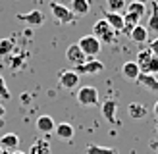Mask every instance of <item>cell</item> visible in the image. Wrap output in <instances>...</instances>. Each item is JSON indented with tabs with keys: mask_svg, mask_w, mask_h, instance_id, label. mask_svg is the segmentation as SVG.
Here are the masks:
<instances>
[{
	"mask_svg": "<svg viewBox=\"0 0 158 154\" xmlns=\"http://www.w3.org/2000/svg\"><path fill=\"white\" fill-rule=\"evenodd\" d=\"M116 33H118V31H114V27L110 25L106 19H98L93 25V35L97 37L100 43H106V44L116 43Z\"/></svg>",
	"mask_w": 158,
	"mask_h": 154,
	"instance_id": "cell-1",
	"label": "cell"
},
{
	"mask_svg": "<svg viewBox=\"0 0 158 154\" xmlns=\"http://www.w3.org/2000/svg\"><path fill=\"white\" fill-rule=\"evenodd\" d=\"M79 48L83 50V54L87 58H97L100 50H102V43L98 41L94 35H87V37H81L79 38Z\"/></svg>",
	"mask_w": 158,
	"mask_h": 154,
	"instance_id": "cell-2",
	"label": "cell"
},
{
	"mask_svg": "<svg viewBox=\"0 0 158 154\" xmlns=\"http://www.w3.org/2000/svg\"><path fill=\"white\" fill-rule=\"evenodd\" d=\"M75 98L81 106H97L98 104V89L91 87V85H85L75 92Z\"/></svg>",
	"mask_w": 158,
	"mask_h": 154,
	"instance_id": "cell-3",
	"label": "cell"
},
{
	"mask_svg": "<svg viewBox=\"0 0 158 154\" xmlns=\"http://www.w3.org/2000/svg\"><path fill=\"white\" fill-rule=\"evenodd\" d=\"M50 12H52L54 18H56V21L64 23V25H69V23H73L77 19V15H73V12L69 10V8H66L64 4H58V2L50 4Z\"/></svg>",
	"mask_w": 158,
	"mask_h": 154,
	"instance_id": "cell-4",
	"label": "cell"
},
{
	"mask_svg": "<svg viewBox=\"0 0 158 154\" xmlns=\"http://www.w3.org/2000/svg\"><path fill=\"white\" fill-rule=\"evenodd\" d=\"M75 71L79 75H93V73H100L104 71V64H102L100 60L97 58H89L87 62H83V64L75 66Z\"/></svg>",
	"mask_w": 158,
	"mask_h": 154,
	"instance_id": "cell-5",
	"label": "cell"
},
{
	"mask_svg": "<svg viewBox=\"0 0 158 154\" xmlns=\"http://www.w3.org/2000/svg\"><path fill=\"white\" fill-rule=\"evenodd\" d=\"M79 79H81V75L75 69H64V71L58 73V83L64 89H75L79 85Z\"/></svg>",
	"mask_w": 158,
	"mask_h": 154,
	"instance_id": "cell-6",
	"label": "cell"
},
{
	"mask_svg": "<svg viewBox=\"0 0 158 154\" xmlns=\"http://www.w3.org/2000/svg\"><path fill=\"white\" fill-rule=\"evenodd\" d=\"M15 18L23 23H27V25H31V27H39V25L44 23V14L41 10H31L27 14H18Z\"/></svg>",
	"mask_w": 158,
	"mask_h": 154,
	"instance_id": "cell-7",
	"label": "cell"
},
{
	"mask_svg": "<svg viewBox=\"0 0 158 154\" xmlns=\"http://www.w3.org/2000/svg\"><path fill=\"white\" fill-rule=\"evenodd\" d=\"M122 77L125 81H131V83H135L137 81V77L141 75V67L135 60H131V62H125V64L122 66Z\"/></svg>",
	"mask_w": 158,
	"mask_h": 154,
	"instance_id": "cell-8",
	"label": "cell"
},
{
	"mask_svg": "<svg viewBox=\"0 0 158 154\" xmlns=\"http://www.w3.org/2000/svg\"><path fill=\"white\" fill-rule=\"evenodd\" d=\"M66 58H68V62H72L73 66H79V64H83V62H87L89 58L83 54V50L79 48V44L77 43H73V44H69L68 46V50H66Z\"/></svg>",
	"mask_w": 158,
	"mask_h": 154,
	"instance_id": "cell-9",
	"label": "cell"
},
{
	"mask_svg": "<svg viewBox=\"0 0 158 154\" xmlns=\"http://www.w3.org/2000/svg\"><path fill=\"white\" fill-rule=\"evenodd\" d=\"M116 110H118V102L114 98H108L106 102H102V106H100V112H102V116H104V120L108 123H118Z\"/></svg>",
	"mask_w": 158,
	"mask_h": 154,
	"instance_id": "cell-10",
	"label": "cell"
},
{
	"mask_svg": "<svg viewBox=\"0 0 158 154\" xmlns=\"http://www.w3.org/2000/svg\"><path fill=\"white\" fill-rule=\"evenodd\" d=\"M0 148L8 150V152H15L19 150V137L15 133H6L0 137Z\"/></svg>",
	"mask_w": 158,
	"mask_h": 154,
	"instance_id": "cell-11",
	"label": "cell"
},
{
	"mask_svg": "<svg viewBox=\"0 0 158 154\" xmlns=\"http://www.w3.org/2000/svg\"><path fill=\"white\" fill-rule=\"evenodd\" d=\"M54 135H56V139H60V141H72L75 131H73V125L72 123H56V129H54Z\"/></svg>",
	"mask_w": 158,
	"mask_h": 154,
	"instance_id": "cell-12",
	"label": "cell"
},
{
	"mask_svg": "<svg viewBox=\"0 0 158 154\" xmlns=\"http://www.w3.org/2000/svg\"><path fill=\"white\" fill-rule=\"evenodd\" d=\"M37 129L41 131V133H52V131L56 129V123H54L52 116H48V114L39 116L37 118Z\"/></svg>",
	"mask_w": 158,
	"mask_h": 154,
	"instance_id": "cell-13",
	"label": "cell"
},
{
	"mask_svg": "<svg viewBox=\"0 0 158 154\" xmlns=\"http://www.w3.org/2000/svg\"><path fill=\"white\" fill-rule=\"evenodd\" d=\"M139 85H143V87H147L148 91H152V92H158V79H156V75H151V73H141L137 77V81Z\"/></svg>",
	"mask_w": 158,
	"mask_h": 154,
	"instance_id": "cell-14",
	"label": "cell"
},
{
	"mask_svg": "<svg viewBox=\"0 0 158 154\" xmlns=\"http://www.w3.org/2000/svg\"><path fill=\"white\" fill-rule=\"evenodd\" d=\"M69 10L73 12V15H87L91 10V4L89 0H72V4H69Z\"/></svg>",
	"mask_w": 158,
	"mask_h": 154,
	"instance_id": "cell-15",
	"label": "cell"
},
{
	"mask_svg": "<svg viewBox=\"0 0 158 154\" xmlns=\"http://www.w3.org/2000/svg\"><path fill=\"white\" fill-rule=\"evenodd\" d=\"M104 19L114 27V31H123V14H120V12H106Z\"/></svg>",
	"mask_w": 158,
	"mask_h": 154,
	"instance_id": "cell-16",
	"label": "cell"
},
{
	"mask_svg": "<svg viewBox=\"0 0 158 154\" xmlns=\"http://www.w3.org/2000/svg\"><path fill=\"white\" fill-rule=\"evenodd\" d=\"M27 154H52V150H50V144H48L46 139H37V141L31 144Z\"/></svg>",
	"mask_w": 158,
	"mask_h": 154,
	"instance_id": "cell-17",
	"label": "cell"
},
{
	"mask_svg": "<svg viewBox=\"0 0 158 154\" xmlns=\"http://www.w3.org/2000/svg\"><path fill=\"white\" fill-rule=\"evenodd\" d=\"M129 38H131L133 43H139V44H141V43H147V41H148V29L139 23V25L129 33Z\"/></svg>",
	"mask_w": 158,
	"mask_h": 154,
	"instance_id": "cell-18",
	"label": "cell"
},
{
	"mask_svg": "<svg viewBox=\"0 0 158 154\" xmlns=\"http://www.w3.org/2000/svg\"><path fill=\"white\" fill-rule=\"evenodd\" d=\"M127 114L131 116L133 120H141V118H147L148 110L145 108V104H139V102H131L127 106Z\"/></svg>",
	"mask_w": 158,
	"mask_h": 154,
	"instance_id": "cell-19",
	"label": "cell"
},
{
	"mask_svg": "<svg viewBox=\"0 0 158 154\" xmlns=\"http://www.w3.org/2000/svg\"><path fill=\"white\" fill-rule=\"evenodd\" d=\"M139 21H141V18L139 15H135V14H129V12H125L123 14V33H131L133 29H135L137 25H139Z\"/></svg>",
	"mask_w": 158,
	"mask_h": 154,
	"instance_id": "cell-20",
	"label": "cell"
},
{
	"mask_svg": "<svg viewBox=\"0 0 158 154\" xmlns=\"http://www.w3.org/2000/svg\"><path fill=\"white\" fill-rule=\"evenodd\" d=\"M151 58H152V52H151V48H141L139 50V54H137V58H135V62L139 64V67H141V73H145V69H147V66H148V62H151Z\"/></svg>",
	"mask_w": 158,
	"mask_h": 154,
	"instance_id": "cell-21",
	"label": "cell"
},
{
	"mask_svg": "<svg viewBox=\"0 0 158 154\" xmlns=\"http://www.w3.org/2000/svg\"><path fill=\"white\" fill-rule=\"evenodd\" d=\"M147 29L148 33H158V4L152 2V10H151V15H148V23H147Z\"/></svg>",
	"mask_w": 158,
	"mask_h": 154,
	"instance_id": "cell-22",
	"label": "cell"
},
{
	"mask_svg": "<svg viewBox=\"0 0 158 154\" xmlns=\"http://www.w3.org/2000/svg\"><path fill=\"white\" fill-rule=\"evenodd\" d=\"M85 152L87 154H120L112 146H98V144H87Z\"/></svg>",
	"mask_w": 158,
	"mask_h": 154,
	"instance_id": "cell-23",
	"label": "cell"
},
{
	"mask_svg": "<svg viewBox=\"0 0 158 154\" xmlns=\"http://www.w3.org/2000/svg\"><path fill=\"white\" fill-rule=\"evenodd\" d=\"M15 50L14 38H0V56H10Z\"/></svg>",
	"mask_w": 158,
	"mask_h": 154,
	"instance_id": "cell-24",
	"label": "cell"
},
{
	"mask_svg": "<svg viewBox=\"0 0 158 154\" xmlns=\"http://www.w3.org/2000/svg\"><path fill=\"white\" fill-rule=\"evenodd\" d=\"M125 12H129V14H135V15H139V18H143L145 15V12H147V8H145V4L143 2H131L127 4V8H125Z\"/></svg>",
	"mask_w": 158,
	"mask_h": 154,
	"instance_id": "cell-25",
	"label": "cell"
},
{
	"mask_svg": "<svg viewBox=\"0 0 158 154\" xmlns=\"http://www.w3.org/2000/svg\"><path fill=\"white\" fill-rule=\"evenodd\" d=\"M108 12H122L125 8V0H106Z\"/></svg>",
	"mask_w": 158,
	"mask_h": 154,
	"instance_id": "cell-26",
	"label": "cell"
},
{
	"mask_svg": "<svg viewBox=\"0 0 158 154\" xmlns=\"http://www.w3.org/2000/svg\"><path fill=\"white\" fill-rule=\"evenodd\" d=\"M145 73H151V75H158V56L156 54H152L151 62H148V66L145 69Z\"/></svg>",
	"mask_w": 158,
	"mask_h": 154,
	"instance_id": "cell-27",
	"label": "cell"
},
{
	"mask_svg": "<svg viewBox=\"0 0 158 154\" xmlns=\"http://www.w3.org/2000/svg\"><path fill=\"white\" fill-rule=\"evenodd\" d=\"M0 96H2L4 100H8L12 95H10V91H8V87H6V81H4V77L0 75Z\"/></svg>",
	"mask_w": 158,
	"mask_h": 154,
	"instance_id": "cell-28",
	"label": "cell"
},
{
	"mask_svg": "<svg viewBox=\"0 0 158 154\" xmlns=\"http://www.w3.org/2000/svg\"><path fill=\"white\" fill-rule=\"evenodd\" d=\"M148 48H151V52H152V54H156V56H158V37H156V38H152V41L148 43Z\"/></svg>",
	"mask_w": 158,
	"mask_h": 154,
	"instance_id": "cell-29",
	"label": "cell"
},
{
	"mask_svg": "<svg viewBox=\"0 0 158 154\" xmlns=\"http://www.w3.org/2000/svg\"><path fill=\"white\" fill-rule=\"evenodd\" d=\"M148 146H151V148L158 154V139H154V141H151V144H148Z\"/></svg>",
	"mask_w": 158,
	"mask_h": 154,
	"instance_id": "cell-30",
	"label": "cell"
},
{
	"mask_svg": "<svg viewBox=\"0 0 158 154\" xmlns=\"http://www.w3.org/2000/svg\"><path fill=\"white\" fill-rule=\"evenodd\" d=\"M152 112H154V116H156V118H158V100H156V104L152 106Z\"/></svg>",
	"mask_w": 158,
	"mask_h": 154,
	"instance_id": "cell-31",
	"label": "cell"
},
{
	"mask_svg": "<svg viewBox=\"0 0 158 154\" xmlns=\"http://www.w3.org/2000/svg\"><path fill=\"white\" fill-rule=\"evenodd\" d=\"M4 114H6V108L0 104V118H4Z\"/></svg>",
	"mask_w": 158,
	"mask_h": 154,
	"instance_id": "cell-32",
	"label": "cell"
},
{
	"mask_svg": "<svg viewBox=\"0 0 158 154\" xmlns=\"http://www.w3.org/2000/svg\"><path fill=\"white\" fill-rule=\"evenodd\" d=\"M21 100H23V102L27 104V102H29V95H23V96H21Z\"/></svg>",
	"mask_w": 158,
	"mask_h": 154,
	"instance_id": "cell-33",
	"label": "cell"
},
{
	"mask_svg": "<svg viewBox=\"0 0 158 154\" xmlns=\"http://www.w3.org/2000/svg\"><path fill=\"white\" fill-rule=\"evenodd\" d=\"M12 154H27V152H21V150H15V152H12Z\"/></svg>",
	"mask_w": 158,
	"mask_h": 154,
	"instance_id": "cell-34",
	"label": "cell"
},
{
	"mask_svg": "<svg viewBox=\"0 0 158 154\" xmlns=\"http://www.w3.org/2000/svg\"><path fill=\"white\" fill-rule=\"evenodd\" d=\"M133 2H143V4H145V2H147V0H133Z\"/></svg>",
	"mask_w": 158,
	"mask_h": 154,
	"instance_id": "cell-35",
	"label": "cell"
},
{
	"mask_svg": "<svg viewBox=\"0 0 158 154\" xmlns=\"http://www.w3.org/2000/svg\"><path fill=\"white\" fill-rule=\"evenodd\" d=\"M2 154H12V152H8V150H2Z\"/></svg>",
	"mask_w": 158,
	"mask_h": 154,
	"instance_id": "cell-36",
	"label": "cell"
},
{
	"mask_svg": "<svg viewBox=\"0 0 158 154\" xmlns=\"http://www.w3.org/2000/svg\"><path fill=\"white\" fill-rule=\"evenodd\" d=\"M0 154H2V148H0Z\"/></svg>",
	"mask_w": 158,
	"mask_h": 154,
	"instance_id": "cell-37",
	"label": "cell"
},
{
	"mask_svg": "<svg viewBox=\"0 0 158 154\" xmlns=\"http://www.w3.org/2000/svg\"><path fill=\"white\" fill-rule=\"evenodd\" d=\"M154 2H156V4H158V0H154Z\"/></svg>",
	"mask_w": 158,
	"mask_h": 154,
	"instance_id": "cell-38",
	"label": "cell"
},
{
	"mask_svg": "<svg viewBox=\"0 0 158 154\" xmlns=\"http://www.w3.org/2000/svg\"><path fill=\"white\" fill-rule=\"evenodd\" d=\"M156 129H158V125H156Z\"/></svg>",
	"mask_w": 158,
	"mask_h": 154,
	"instance_id": "cell-39",
	"label": "cell"
}]
</instances>
